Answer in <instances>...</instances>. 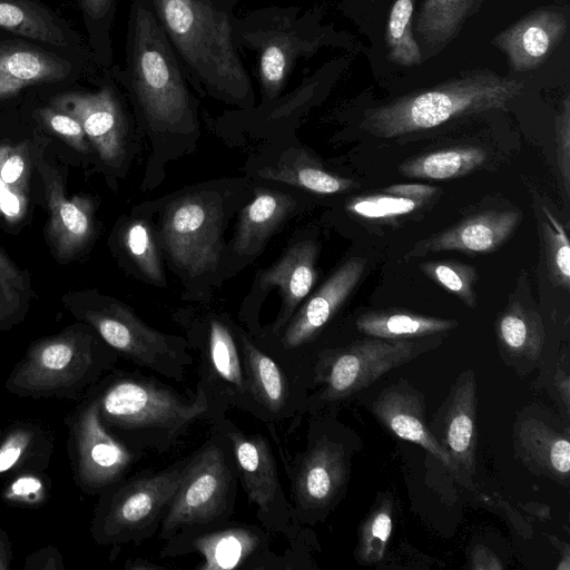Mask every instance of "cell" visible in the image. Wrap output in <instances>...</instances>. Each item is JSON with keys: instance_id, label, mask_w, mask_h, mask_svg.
<instances>
[{"instance_id": "1", "label": "cell", "mask_w": 570, "mask_h": 570, "mask_svg": "<svg viewBox=\"0 0 570 570\" xmlns=\"http://www.w3.org/2000/svg\"><path fill=\"white\" fill-rule=\"evenodd\" d=\"M149 1L189 85L226 104L254 107L253 85L233 39V13L203 0Z\"/></svg>"}, {"instance_id": "2", "label": "cell", "mask_w": 570, "mask_h": 570, "mask_svg": "<svg viewBox=\"0 0 570 570\" xmlns=\"http://www.w3.org/2000/svg\"><path fill=\"white\" fill-rule=\"evenodd\" d=\"M104 424L131 449L167 451L195 422L216 421L223 409L199 382L193 399L144 376L117 372L90 389Z\"/></svg>"}, {"instance_id": "3", "label": "cell", "mask_w": 570, "mask_h": 570, "mask_svg": "<svg viewBox=\"0 0 570 570\" xmlns=\"http://www.w3.org/2000/svg\"><path fill=\"white\" fill-rule=\"evenodd\" d=\"M111 72L151 128L174 130L194 122L196 99L149 0H131L125 62Z\"/></svg>"}, {"instance_id": "4", "label": "cell", "mask_w": 570, "mask_h": 570, "mask_svg": "<svg viewBox=\"0 0 570 570\" xmlns=\"http://www.w3.org/2000/svg\"><path fill=\"white\" fill-rule=\"evenodd\" d=\"M118 354L87 324L33 341L4 387L22 399L80 400L117 363Z\"/></svg>"}, {"instance_id": "5", "label": "cell", "mask_w": 570, "mask_h": 570, "mask_svg": "<svg viewBox=\"0 0 570 570\" xmlns=\"http://www.w3.org/2000/svg\"><path fill=\"white\" fill-rule=\"evenodd\" d=\"M318 8L267 6L232 16L236 49L255 57L262 104L279 97L297 62L337 42V36L321 23Z\"/></svg>"}, {"instance_id": "6", "label": "cell", "mask_w": 570, "mask_h": 570, "mask_svg": "<svg viewBox=\"0 0 570 570\" xmlns=\"http://www.w3.org/2000/svg\"><path fill=\"white\" fill-rule=\"evenodd\" d=\"M523 82L489 69H472L434 87L367 109L361 127L381 138L425 130L464 115L507 109Z\"/></svg>"}, {"instance_id": "7", "label": "cell", "mask_w": 570, "mask_h": 570, "mask_svg": "<svg viewBox=\"0 0 570 570\" xmlns=\"http://www.w3.org/2000/svg\"><path fill=\"white\" fill-rule=\"evenodd\" d=\"M186 460L158 473L121 479L99 494L90 534L98 544L140 542L160 527Z\"/></svg>"}, {"instance_id": "8", "label": "cell", "mask_w": 570, "mask_h": 570, "mask_svg": "<svg viewBox=\"0 0 570 570\" xmlns=\"http://www.w3.org/2000/svg\"><path fill=\"white\" fill-rule=\"evenodd\" d=\"M227 454L222 442L212 440L186 459L180 482L160 523L163 540L222 524L232 514L238 478L235 462Z\"/></svg>"}, {"instance_id": "9", "label": "cell", "mask_w": 570, "mask_h": 570, "mask_svg": "<svg viewBox=\"0 0 570 570\" xmlns=\"http://www.w3.org/2000/svg\"><path fill=\"white\" fill-rule=\"evenodd\" d=\"M66 305L117 354L168 379L185 380L193 358L184 340L149 327L119 303L94 305L72 297Z\"/></svg>"}, {"instance_id": "10", "label": "cell", "mask_w": 570, "mask_h": 570, "mask_svg": "<svg viewBox=\"0 0 570 570\" xmlns=\"http://www.w3.org/2000/svg\"><path fill=\"white\" fill-rule=\"evenodd\" d=\"M65 424L72 479L87 494L99 495L124 479L138 458V451L104 424L91 390L67 414Z\"/></svg>"}, {"instance_id": "11", "label": "cell", "mask_w": 570, "mask_h": 570, "mask_svg": "<svg viewBox=\"0 0 570 570\" xmlns=\"http://www.w3.org/2000/svg\"><path fill=\"white\" fill-rule=\"evenodd\" d=\"M409 341L366 338L326 350L315 365V381L323 385L321 399L336 401L368 386L379 377L422 352Z\"/></svg>"}, {"instance_id": "12", "label": "cell", "mask_w": 570, "mask_h": 570, "mask_svg": "<svg viewBox=\"0 0 570 570\" xmlns=\"http://www.w3.org/2000/svg\"><path fill=\"white\" fill-rule=\"evenodd\" d=\"M215 428L230 443L237 478L250 502L258 508L264 527L291 533L294 519L278 479L276 461L267 440L261 434L247 435L224 415Z\"/></svg>"}, {"instance_id": "13", "label": "cell", "mask_w": 570, "mask_h": 570, "mask_svg": "<svg viewBox=\"0 0 570 570\" xmlns=\"http://www.w3.org/2000/svg\"><path fill=\"white\" fill-rule=\"evenodd\" d=\"M161 557L197 552L204 562L198 570H235L273 568L274 554L263 529L250 524H218L185 531L167 540Z\"/></svg>"}, {"instance_id": "14", "label": "cell", "mask_w": 570, "mask_h": 570, "mask_svg": "<svg viewBox=\"0 0 570 570\" xmlns=\"http://www.w3.org/2000/svg\"><path fill=\"white\" fill-rule=\"evenodd\" d=\"M220 210L216 200L191 195L173 203L164 219V240L174 262L191 275L217 261Z\"/></svg>"}, {"instance_id": "15", "label": "cell", "mask_w": 570, "mask_h": 570, "mask_svg": "<svg viewBox=\"0 0 570 570\" xmlns=\"http://www.w3.org/2000/svg\"><path fill=\"white\" fill-rule=\"evenodd\" d=\"M51 107L75 117L90 145L107 164L124 155L127 120L112 72L95 92H65L51 100Z\"/></svg>"}, {"instance_id": "16", "label": "cell", "mask_w": 570, "mask_h": 570, "mask_svg": "<svg viewBox=\"0 0 570 570\" xmlns=\"http://www.w3.org/2000/svg\"><path fill=\"white\" fill-rule=\"evenodd\" d=\"M200 383L223 410L233 405L265 420L252 394L239 345L230 328L215 318L203 350Z\"/></svg>"}, {"instance_id": "17", "label": "cell", "mask_w": 570, "mask_h": 570, "mask_svg": "<svg viewBox=\"0 0 570 570\" xmlns=\"http://www.w3.org/2000/svg\"><path fill=\"white\" fill-rule=\"evenodd\" d=\"M43 186L48 209L47 237L56 256L69 259L78 254L94 234V207L90 199L67 197L60 173L42 158L35 163Z\"/></svg>"}, {"instance_id": "18", "label": "cell", "mask_w": 570, "mask_h": 570, "mask_svg": "<svg viewBox=\"0 0 570 570\" xmlns=\"http://www.w3.org/2000/svg\"><path fill=\"white\" fill-rule=\"evenodd\" d=\"M568 30L567 16L556 7L538 8L494 36L491 43L502 51L517 72L539 68Z\"/></svg>"}, {"instance_id": "19", "label": "cell", "mask_w": 570, "mask_h": 570, "mask_svg": "<svg viewBox=\"0 0 570 570\" xmlns=\"http://www.w3.org/2000/svg\"><path fill=\"white\" fill-rule=\"evenodd\" d=\"M347 478V461L341 444L326 436L317 439L292 473L295 510L324 509L337 497Z\"/></svg>"}, {"instance_id": "20", "label": "cell", "mask_w": 570, "mask_h": 570, "mask_svg": "<svg viewBox=\"0 0 570 570\" xmlns=\"http://www.w3.org/2000/svg\"><path fill=\"white\" fill-rule=\"evenodd\" d=\"M365 265L361 257L342 264L289 321L281 346L291 351L312 341L358 284Z\"/></svg>"}, {"instance_id": "21", "label": "cell", "mask_w": 570, "mask_h": 570, "mask_svg": "<svg viewBox=\"0 0 570 570\" xmlns=\"http://www.w3.org/2000/svg\"><path fill=\"white\" fill-rule=\"evenodd\" d=\"M521 220L517 210H491L473 215L451 228L415 245V255L428 252L459 250L487 254L500 247Z\"/></svg>"}, {"instance_id": "22", "label": "cell", "mask_w": 570, "mask_h": 570, "mask_svg": "<svg viewBox=\"0 0 570 570\" xmlns=\"http://www.w3.org/2000/svg\"><path fill=\"white\" fill-rule=\"evenodd\" d=\"M373 413L400 439L421 445L448 468L456 470L425 423L422 397L407 384L384 389L373 403Z\"/></svg>"}, {"instance_id": "23", "label": "cell", "mask_w": 570, "mask_h": 570, "mask_svg": "<svg viewBox=\"0 0 570 570\" xmlns=\"http://www.w3.org/2000/svg\"><path fill=\"white\" fill-rule=\"evenodd\" d=\"M446 401L440 444L456 470L461 466L473 473L476 445V391L473 371L468 370L459 376Z\"/></svg>"}, {"instance_id": "24", "label": "cell", "mask_w": 570, "mask_h": 570, "mask_svg": "<svg viewBox=\"0 0 570 570\" xmlns=\"http://www.w3.org/2000/svg\"><path fill=\"white\" fill-rule=\"evenodd\" d=\"M71 72L67 60L22 42L0 46V100L22 88L61 81Z\"/></svg>"}, {"instance_id": "25", "label": "cell", "mask_w": 570, "mask_h": 570, "mask_svg": "<svg viewBox=\"0 0 570 570\" xmlns=\"http://www.w3.org/2000/svg\"><path fill=\"white\" fill-rule=\"evenodd\" d=\"M317 246L304 240L288 248L272 267L259 277L262 288L278 286L283 295V312L276 321L275 331L286 324L296 306L307 296L316 277Z\"/></svg>"}, {"instance_id": "26", "label": "cell", "mask_w": 570, "mask_h": 570, "mask_svg": "<svg viewBox=\"0 0 570 570\" xmlns=\"http://www.w3.org/2000/svg\"><path fill=\"white\" fill-rule=\"evenodd\" d=\"M53 448L49 425L32 420L10 424L0 433V480L24 470L46 471Z\"/></svg>"}, {"instance_id": "27", "label": "cell", "mask_w": 570, "mask_h": 570, "mask_svg": "<svg viewBox=\"0 0 570 570\" xmlns=\"http://www.w3.org/2000/svg\"><path fill=\"white\" fill-rule=\"evenodd\" d=\"M237 337L252 394L265 421L281 419L291 410L292 391L287 374L244 333L239 332Z\"/></svg>"}, {"instance_id": "28", "label": "cell", "mask_w": 570, "mask_h": 570, "mask_svg": "<svg viewBox=\"0 0 570 570\" xmlns=\"http://www.w3.org/2000/svg\"><path fill=\"white\" fill-rule=\"evenodd\" d=\"M515 448L534 472L567 484L570 474V442L566 434L542 421L527 419L515 429Z\"/></svg>"}, {"instance_id": "29", "label": "cell", "mask_w": 570, "mask_h": 570, "mask_svg": "<svg viewBox=\"0 0 570 570\" xmlns=\"http://www.w3.org/2000/svg\"><path fill=\"white\" fill-rule=\"evenodd\" d=\"M0 28L51 46L79 43L78 35L38 0H0Z\"/></svg>"}, {"instance_id": "30", "label": "cell", "mask_w": 570, "mask_h": 570, "mask_svg": "<svg viewBox=\"0 0 570 570\" xmlns=\"http://www.w3.org/2000/svg\"><path fill=\"white\" fill-rule=\"evenodd\" d=\"M295 207V199L283 193L258 190L243 209L234 247L238 254L254 255Z\"/></svg>"}, {"instance_id": "31", "label": "cell", "mask_w": 570, "mask_h": 570, "mask_svg": "<svg viewBox=\"0 0 570 570\" xmlns=\"http://www.w3.org/2000/svg\"><path fill=\"white\" fill-rule=\"evenodd\" d=\"M485 0H424L416 17L414 31L420 49L429 57L438 55L462 30L465 21L476 13Z\"/></svg>"}, {"instance_id": "32", "label": "cell", "mask_w": 570, "mask_h": 570, "mask_svg": "<svg viewBox=\"0 0 570 570\" xmlns=\"http://www.w3.org/2000/svg\"><path fill=\"white\" fill-rule=\"evenodd\" d=\"M31 156L27 144L0 147V218L18 223L30 200Z\"/></svg>"}, {"instance_id": "33", "label": "cell", "mask_w": 570, "mask_h": 570, "mask_svg": "<svg viewBox=\"0 0 570 570\" xmlns=\"http://www.w3.org/2000/svg\"><path fill=\"white\" fill-rule=\"evenodd\" d=\"M458 325L455 321L425 316L405 311H375L361 315L358 331L367 336L390 341H409L446 332Z\"/></svg>"}, {"instance_id": "34", "label": "cell", "mask_w": 570, "mask_h": 570, "mask_svg": "<svg viewBox=\"0 0 570 570\" xmlns=\"http://www.w3.org/2000/svg\"><path fill=\"white\" fill-rule=\"evenodd\" d=\"M500 345L513 356L535 360L544 344V328L538 313L519 302L511 303L497 321Z\"/></svg>"}, {"instance_id": "35", "label": "cell", "mask_w": 570, "mask_h": 570, "mask_svg": "<svg viewBox=\"0 0 570 570\" xmlns=\"http://www.w3.org/2000/svg\"><path fill=\"white\" fill-rule=\"evenodd\" d=\"M485 158V151L479 147H451L407 159L399 170L405 177L450 179L474 170Z\"/></svg>"}, {"instance_id": "36", "label": "cell", "mask_w": 570, "mask_h": 570, "mask_svg": "<svg viewBox=\"0 0 570 570\" xmlns=\"http://www.w3.org/2000/svg\"><path fill=\"white\" fill-rule=\"evenodd\" d=\"M259 176L317 194L343 193L355 185L351 179L324 170L306 155L285 158L276 167L261 170Z\"/></svg>"}, {"instance_id": "37", "label": "cell", "mask_w": 570, "mask_h": 570, "mask_svg": "<svg viewBox=\"0 0 570 570\" xmlns=\"http://www.w3.org/2000/svg\"><path fill=\"white\" fill-rule=\"evenodd\" d=\"M416 0H394L385 31L390 61L402 67L423 62V56L413 33V12Z\"/></svg>"}, {"instance_id": "38", "label": "cell", "mask_w": 570, "mask_h": 570, "mask_svg": "<svg viewBox=\"0 0 570 570\" xmlns=\"http://www.w3.org/2000/svg\"><path fill=\"white\" fill-rule=\"evenodd\" d=\"M392 511V501L381 499L362 521L354 552L360 564L371 566L384 557L393 528Z\"/></svg>"}, {"instance_id": "39", "label": "cell", "mask_w": 570, "mask_h": 570, "mask_svg": "<svg viewBox=\"0 0 570 570\" xmlns=\"http://www.w3.org/2000/svg\"><path fill=\"white\" fill-rule=\"evenodd\" d=\"M27 275L0 249V331L20 323L29 305Z\"/></svg>"}, {"instance_id": "40", "label": "cell", "mask_w": 570, "mask_h": 570, "mask_svg": "<svg viewBox=\"0 0 570 570\" xmlns=\"http://www.w3.org/2000/svg\"><path fill=\"white\" fill-rule=\"evenodd\" d=\"M90 35L97 61L110 67L112 49L110 31L115 19L116 0H78Z\"/></svg>"}, {"instance_id": "41", "label": "cell", "mask_w": 570, "mask_h": 570, "mask_svg": "<svg viewBox=\"0 0 570 570\" xmlns=\"http://www.w3.org/2000/svg\"><path fill=\"white\" fill-rule=\"evenodd\" d=\"M420 268L428 277L458 296L465 305L471 308L475 307L474 284L478 276L473 266L456 261H430L421 264Z\"/></svg>"}, {"instance_id": "42", "label": "cell", "mask_w": 570, "mask_h": 570, "mask_svg": "<svg viewBox=\"0 0 570 570\" xmlns=\"http://www.w3.org/2000/svg\"><path fill=\"white\" fill-rule=\"evenodd\" d=\"M51 481L45 471L24 470L14 473L1 491V500L9 505L37 509L50 495Z\"/></svg>"}, {"instance_id": "43", "label": "cell", "mask_w": 570, "mask_h": 570, "mask_svg": "<svg viewBox=\"0 0 570 570\" xmlns=\"http://www.w3.org/2000/svg\"><path fill=\"white\" fill-rule=\"evenodd\" d=\"M124 244L129 255L150 281L164 283L160 261L149 225L144 220H134L125 229Z\"/></svg>"}, {"instance_id": "44", "label": "cell", "mask_w": 570, "mask_h": 570, "mask_svg": "<svg viewBox=\"0 0 570 570\" xmlns=\"http://www.w3.org/2000/svg\"><path fill=\"white\" fill-rule=\"evenodd\" d=\"M544 215L548 219L543 224L547 245L548 267L553 283L569 289L570 287V243L563 225L546 207Z\"/></svg>"}, {"instance_id": "45", "label": "cell", "mask_w": 570, "mask_h": 570, "mask_svg": "<svg viewBox=\"0 0 570 570\" xmlns=\"http://www.w3.org/2000/svg\"><path fill=\"white\" fill-rule=\"evenodd\" d=\"M422 205L414 199L383 193L353 198L346 204V209L364 218L379 219L406 215Z\"/></svg>"}, {"instance_id": "46", "label": "cell", "mask_w": 570, "mask_h": 570, "mask_svg": "<svg viewBox=\"0 0 570 570\" xmlns=\"http://www.w3.org/2000/svg\"><path fill=\"white\" fill-rule=\"evenodd\" d=\"M39 117L47 128L70 147L83 154L90 151V142L80 122L75 117L57 110L51 106L41 108L39 110Z\"/></svg>"}, {"instance_id": "47", "label": "cell", "mask_w": 570, "mask_h": 570, "mask_svg": "<svg viewBox=\"0 0 570 570\" xmlns=\"http://www.w3.org/2000/svg\"><path fill=\"white\" fill-rule=\"evenodd\" d=\"M557 158L566 191H570V95L564 96L556 117Z\"/></svg>"}, {"instance_id": "48", "label": "cell", "mask_w": 570, "mask_h": 570, "mask_svg": "<svg viewBox=\"0 0 570 570\" xmlns=\"http://www.w3.org/2000/svg\"><path fill=\"white\" fill-rule=\"evenodd\" d=\"M24 570H65L61 552L55 546H47L30 553L23 564Z\"/></svg>"}, {"instance_id": "49", "label": "cell", "mask_w": 570, "mask_h": 570, "mask_svg": "<svg viewBox=\"0 0 570 570\" xmlns=\"http://www.w3.org/2000/svg\"><path fill=\"white\" fill-rule=\"evenodd\" d=\"M436 191V187L424 184H396L383 189V193L414 199L423 204Z\"/></svg>"}, {"instance_id": "50", "label": "cell", "mask_w": 570, "mask_h": 570, "mask_svg": "<svg viewBox=\"0 0 570 570\" xmlns=\"http://www.w3.org/2000/svg\"><path fill=\"white\" fill-rule=\"evenodd\" d=\"M470 568L474 570L503 569L500 560L484 546H476L471 554Z\"/></svg>"}, {"instance_id": "51", "label": "cell", "mask_w": 570, "mask_h": 570, "mask_svg": "<svg viewBox=\"0 0 570 570\" xmlns=\"http://www.w3.org/2000/svg\"><path fill=\"white\" fill-rule=\"evenodd\" d=\"M12 562V544L9 534L0 528V570H9Z\"/></svg>"}, {"instance_id": "52", "label": "cell", "mask_w": 570, "mask_h": 570, "mask_svg": "<svg viewBox=\"0 0 570 570\" xmlns=\"http://www.w3.org/2000/svg\"><path fill=\"white\" fill-rule=\"evenodd\" d=\"M125 569L126 570H142V569L149 570V569H164V567L154 564L148 560L137 558V559L128 560L125 566Z\"/></svg>"}, {"instance_id": "53", "label": "cell", "mask_w": 570, "mask_h": 570, "mask_svg": "<svg viewBox=\"0 0 570 570\" xmlns=\"http://www.w3.org/2000/svg\"><path fill=\"white\" fill-rule=\"evenodd\" d=\"M242 0H213V4L216 7L232 12L236 4H238Z\"/></svg>"}, {"instance_id": "54", "label": "cell", "mask_w": 570, "mask_h": 570, "mask_svg": "<svg viewBox=\"0 0 570 570\" xmlns=\"http://www.w3.org/2000/svg\"><path fill=\"white\" fill-rule=\"evenodd\" d=\"M205 2H208V3H213V0H203Z\"/></svg>"}, {"instance_id": "55", "label": "cell", "mask_w": 570, "mask_h": 570, "mask_svg": "<svg viewBox=\"0 0 570 570\" xmlns=\"http://www.w3.org/2000/svg\"><path fill=\"white\" fill-rule=\"evenodd\" d=\"M356 1H375V0H356Z\"/></svg>"}]
</instances>
